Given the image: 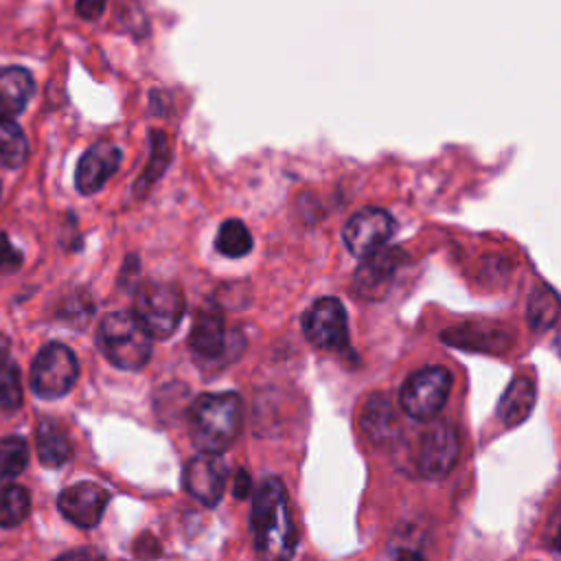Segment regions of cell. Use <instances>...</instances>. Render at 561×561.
Segmentation results:
<instances>
[{"label": "cell", "instance_id": "1", "mask_svg": "<svg viewBox=\"0 0 561 561\" xmlns=\"http://www.w3.org/2000/svg\"><path fill=\"white\" fill-rule=\"evenodd\" d=\"M254 548L263 561H289L296 550V526L289 513L285 486L278 478H265L252 504L250 517Z\"/></svg>", "mask_w": 561, "mask_h": 561}, {"label": "cell", "instance_id": "2", "mask_svg": "<svg viewBox=\"0 0 561 561\" xmlns=\"http://www.w3.org/2000/svg\"><path fill=\"white\" fill-rule=\"evenodd\" d=\"M243 405L237 392L199 394L188 412L191 440L199 451L221 454L239 436Z\"/></svg>", "mask_w": 561, "mask_h": 561}, {"label": "cell", "instance_id": "3", "mask_svg": "<svg viewBox=\"0 0 561 561\" xmlns=\"http://www.w3.org/2000/svg\"><path fill=\"white\" fill-rule=\"evenodd\" d=\"M101 353L123 370H140L151 357V335L134 313L112 311L96 331Z\"/></svg>", "mask_w": 561, "mask_h": 561}, {"label": "cell", "instance_id": "4", "mask_svg": "<svg viewBox=\"0 0 561 561\" xmlns=\"http://www.w3.org/2000/svg\"><path fill=\"white\" fill-rule=\"evenodd\" d=\"M134 316L151 337L164 340L178 329L184 316V296L173 283L147 280L136 289Z\"/></svg>", "mask_w": 561, "mask_h": 561}, {"label": "cell", "instance_id": "5", "mask_svg": "<svg viewBox=\"0 0 561 561\" xmlns=\"http://www.w3.org/2000/svg\"><path fill=\"white\" fill-rule=\"evenodd\" d=\"M451 388V375L443 366H425L408 377L401 386L399 403L414 421L434 419L447 403Z\"/></svg>", "mask_w": 561, "mask_h": 561}, {"label": "cell", "instance_id": "6", "mask_svg": "<svg viewBox=\"0 0 561 561\" xmlns=\"http://www.w3.org/2000/svg\"><path fill=\"white\" fill-rule=\"evenodd\" d=\"M79 364L75 353L59 342L42 346L31 366V388L42 399L64 397L77 381Z\"/></svg>", "mask_w": 561, "mask_h": 561}, {"label": "cell", "instance_id": "7", "mask_svg": "<svg viewBox=\"0 0 561 561\" xmlns=\"http://www.w3.org/2000/svg\"><path fill=\"white\" fill-rule=\"evenodd\" d=\"M302 333L318 348H344L348 342V320L344 305L333 296L318 298L302 316Z\"/></svg>", "mask_w": 561, "mask_h": 561}, {"label": "cell", "instance_id": "8", "mask_svg": "<svg viewBox=\"0 0 561 561\" xmlns=\"http://www.w3.org/2000/svg\"><path fill=\"white\" fill-rule=\"evenodd\" d=\"M403 261L405 254L399 248H379L373 254L364 256L351 280L353 294L370 302L381 300L390 291L397 270L401 267Z\"/></svg>", "mask_w": 561, "mask_h": 561}, {"label": "cell", "instance_id": "9", "mask_svg": "<svg viewBox=\"0 0 561 561\" xmlns=\"http://www.w3.org/2000/svg\"><path fill=\"white\" fill-rule=\"evenodd\" d=\"M394 230L392 217L383 208H362L355 215L348 217V221L342 228V239L346 250L353 256H368L375 250L383 248Z\"/></svg>", "mask_w": 561, "mask_h": 561}, {"label": "cell", "instance_id": "10", "mask_svg": "<svg viewBox=\"0 0 561 561\" xmlns=\"http://www.w3.org/2000/svg\"><path fill=\"white\" fill-rule=\"evenodd\" d=\"M241 337L230 335L226 331L224 313L215 305H206L195 313L191 333H188V346L193 355L199 362H219L221 357H228L230 348L237 346Z\"/></svg>", "mask_w": 561, "mask_h": 561}, {"label": "cell", "instance_id": "11", "mask_svg": "<svg viewBox=\"0 0 561 561\" xmlns=\"http://www.w3.org/2000/svg\"><path fill=\"white\" fill-rule=\"evenodd\" d=\"M458 451H460V443H458L456 430L445 423L434 425L423 434L419 445V456H416L419 473L427 480L445 478L454 469L458 460Z\"/></svg>", "mask_w": 561, "mask_h": 561}, {"label": "cell", "instance_id": "12", "mask_svg": "<svg viewBox=\"0 0 561 561\" xmlns=\"http://www.w3.org/2000/svg\"><path fill=\"white\" fill-rule=\"evenodd\" d=\"M226 478H228L226 462L219 458V454H210V451H199L197 456H193L182 471L184 489L206 506H215L221 500L226 489Z\"/></svg>", "mask_w": 561, "mask_h": 561}, {"label": "cell", "instance_id": "13", "mask_svg": "<svg viewBox=\"0 0 561 561\" xmlns=\"http://www.w3.org/2000/svg\"><path fill=\"white\" fill-rule=\"evenodd\" d=\"M110 502V493L96 482H77L59 493L57 506L66 519L79 528H92L101 522L103 511Z\"/></svg>", "mask_w": 561, "mask_h": 561}, {"label": "cell", "instance_id": "14", "mask_svg": "<svg viewBox=\"0 0 561 561\" xmlns=\"http://www.w3.org/2000/svg\"><path fill=\"white\" fill-rule=\"evenodd\" d=\"M121 158V149L107 140H99L88 151H83L75 171V184L79 193H96L116 173Z\"/></svg>", "mask_w": 561, "mask_h": 561}, {"label": "cell", "instance_id": "15", "mask_svg": "<svg viewBox=\"0 0 561 561\" xmlns=\"http://www.w3.org/2000/svg\"><path fill=\"white\" fill-rule=\"evenodd\" d=\"M33 77L18 66L0 68V118H13L24 110L33 94Z\"/></svg>", "mask_w": 561, "mask_h": 561}, {"label": "cell", "instance_id": "16", "mask_svg": "<svg viewBox=\"0 0 561 561\" xmlns=\"http://www.w3.org/2000/svg\"><path fill=\"white\" fill-rule=\"evenodd\" d=\"M443 340L458 348L484 351V353H497L511 344V337L502 329H493L486 324L484 327H473V324L454 327L443 333Z\"/></svg>", "mask_w": 561, "mask_h": 561}, {"label": "cell", "instance_id": "17", "mask_svg": "<svg viewBox=\"0 0 561 561\" xmlns=\"http://www.w3.org/2000/svg\"><path fill=\"white\" fill-rule=\"evenodd\" d=\"M535 399H537V394H535L533 379L524 377V375L513 377L511 383L506 386L500 403H497L500 421L504 425L522 423L530 414V410L535 405Z\"/></svg>", "mask_w": 561, "mask_h": 561}, {"label": "cell", "instance_id": "18", "mask_svg": "<svg viewBox=\"0 0 561 561\" xmlns=\"http://www.w3.org/2000/svg\"><path fill=\"white\" fill-rule=\"evenodd\" d=\"M359 423L364 434L375 443L383 445L397 436V419L390 401L383 394H373L359 414Z\"/></svg>", "mask_w": 561, "mask_h": 561}, {"label": "cell", "instance_id": "19", "mask_svg": "<svg viewBox=\"0 0 561 561\" xmlns=\"http://www.w3.org/2000/svg\"><path fill=\"white\" fill-rule=\"evenodd\" d=\"M37 456L44 467H61L70 456V438L64 427L53 419H42L35 430Z\"/></svg>", "mask_w": 561, "mask_h": 561}, {"label": "cell", "instance_id": "20", "mask_svg": "<svg viewBox=\"0 0 561 561\" xmlns=\"http://www.w3.org/2000/svg\"><path fill=\"white\" fill-rule=\"evenodd\" d=\"M26 136L13 118H0V164L18 169L26 160Z\"/></svg>", "mask_w": 561, "mask_h": 561}, {"label": "cell", "instance_id": "21", "mask_svg": "<svg viewBox=\"0 0 561 561\" xmlns=\"http://www.w3.org/2000/svg\"><path fill=\"white\" fill-rule=\"evenodd\" d=\"M215 248L219 254H224L228 259L245 256L252 250V234L243 221L226 219L217 230Z\"/></svg>", "mask_w": 561, "mask_h": 561}, {"label": "cell", "instance_id": "22", "mask_svg": "<svg viewBox=\"0 0 561 561\" xmlns=\"http://www.w3.org/2000/svg\"><path fill=\"white\" fill-rule=\"evenodd\" d=\"M31 511V495L20 484L0 486V526L11 528L26 519Z\"/></svg>", "mask_w": 561, "mask_h": 561}, {"label": "cell", "instance_id": "23", "mask_svg": "<svg viewBox=\"0 0 561 561\" xmlns=\"http://www.w3.org/2000/svg\"><path fill=\"white\" fill-rule=\"evenodd\" d=\"M151 153H149V162L142 171V175L136 182V195H145L149 191V186L162 175V171L167 169L169 160H171V149L167 142L164 131H151Z\"/></svg>", "mask_w": 561, "mask_h": 561}, {"label": "cell", "instance_id": "24", "mask_svg": "<svg viewBox=\"0 0 561 561\" xmlns=\"http://www.w3.org/2000/svg\"><path fill=\"white\" fill-rule=\"evenodd\" d=\"M561 302L554 291L548 287H539L530 294L528 300V322L533 329H546L552 327V322L559 318Z\"/></svg>", "mask_w": 561, "mask_h": 561}, {"label": "cell", "instance_id": "25", "mask_svg": "<svg viewBox=\"0 0 561 561\" xmlns=\"http://www.w3.org/2000/svg\"><path fill=\"white\" fill-rule=\"evenodd\" d=\"M28 462V445L22 436L0 440V482H7L24 471Z\"/></svg>", "mask_w": 561, "mask_h": 561}, {"label": "cell", "instance_id": "26", "mask_svg": "<svg viewBox=\"0 0 561 561\" xmlns=\"http://www.w3.org/2000/svg\"><path fill=\"white\" fill-rule=\"evenodd\" d=\"M22 383L20 368L13 362H7L0 370V408L4 412H15L22 408Z\"/></svg>", "mask_w": 561, "mask_h": 561}, {"label": "cell", "instance_id": "27", "mask_svg": "<svg viewBox=\"0 0 561 561\" xmlns=\"http://www.w3.org/2000/svg\"><path fill=\"white\" fill-rule=\"evenodd\" d=\"M20 265H22V252L13 248V243L4 232H0V274L15 272Z\"/></svg>", "mask_w": 561, "mask_h": 561}, {"label": "cell", "instance_id": "28", "mask_svg": "<svg viewBox=\"0 0 561 561\" xmlns=\"http://www.w3.org/2000/svg\"><path fill=\"white\" fill-rule=\"evenodd\" d=\"M77 313H81V318L85 320H90V316H92V300H90V296H85V294H75V296H70V300H68V305L61 309V316L70 322H75V316Z\"/></svg>", "mask_w": 561, "mask_h": 561}, {"label": "cell", "instance_id": "29", "mask_svg": "<svg viewBox=\"0 0 561 561\" xmlns=\"http://www.w3.org/2000/svg\"><path fill=\"white\" fill-rule=\"evenodd\" d=\"M134 554L140 557V559H156L160 557V543L156 537H151L149 533L140 535L136 541H134Z\"/></svg>", "mask_w": 561, "mask_h": 561}, {"label": "cell", "instance_id": "30", "mask_svg": "<svg viewBox=\"0 0 561 561\" xmlns=\"http://www.w3.org/2000/svg\"><path fill=\"white\" fill-rule=\"evenodd\" d=\"M107 0H77V13L83 20H96L101 18Z\"/></svg>", "mask_w": 561, "mask_h": 561}, {"label": "cell", "instance_id": "31", "mask_svg": "<svg viewBox=\"0 0 561 561\" xmlns=\"http://www.w3.org/2000/svg\"><path fill=\"white\" fill-rule=\"evenodd\" d=\"M55 561H105V559L96 550H92V548H79V550L64 552Z\"/></svg>", "mask_w": 561, "mask_h": 561}, {"label": "cell", "instance_id": "32", "mask_svg": "<svg viewBox=\"0 0 561 561\" xmlns=\"http://www.w3.org/2000/svg\"><path fill=\"white\" fill-rule=\"evenodd\" d=\"M250 489H252V482H250V476L245 469H239L237 476H234V486H232V495L237 500H243L250 495Z\"/></svg>", "mask_w": 561, "mask_h": 561}, {"label": "cell", "instance_id": "33", "mask_svg": "<svg viewBox=\"0 0 561 561\" xmlns=\"http://www.w3.org/2000/svg\"><path fill=\"white\" fill-rule=\"evenodd\" d=\"M140 272V261L136 254H129L123 263V270H121V283L123 287H129V278H136Z\"/></svg>", "mask_w": 561, "mask_h": 561}, {"label": "cell", "instance_id": "34", "mask_svg": "<svg viewBox=\"0 0 561 561\" xmlns=\"http://www.w3.org/2000/svg\"><path fill=\"white\" fill-rule=\"evenodd\" d=\"M9 351H11L9 337L0 333V370H2V368H4V364L9 362Z\"/></svg>", "mask_w": 561, "mask_h": 561}, {"label": "cell", "instance_id": "35", "mask_svg": "<svg viewBox=\"0 0 561 561\" xmlns=\"http://www.w3.org/2000/svg\"><path fill=\"white\" fill-rule=\"evenodd\" d=\"M394 561H425L419 552H412V550H401L399 554H397V559Z\"/></svg>", "mask_w": 561, "mask_h": 561}, {"label": "cell", "instance_id": "36", "mask_svg": "<svg viewBox=\"0 0 561 561\" xmlns=\"http://www.w3.org/2000/svg\"><path fill=\"white\" fill-rule=\"evenodd\" d=\"M552 546H554V550L561 554V519H559V524H557V528H554V535H552Z\"/></svg>", "mask_w": 561, "mask_h": 561}, {"label": "cell", "instance_id": "37", "mask_svg": "<svg viewBox=\"0 0 561 561\" xmlns=\"http://www.w3.org/2000/svg\"><path fill=\"white\" fill-rule=\"evenodd\" d=\"M0 193H2V186H0Z\"/></svg>", "mask_w": 561, "mask_h": 561}]
</instances>
